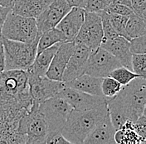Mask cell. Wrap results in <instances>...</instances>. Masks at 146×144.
Segmentation results:
<instances>
[{
	"instance_id": "1",
	"label": "cell",
	"mask_w": 146,
	"mask_h": 144,
	"mask_svg": "<svg viewBox=\"0 0 146 144\" xmlns=\"http://www.w3.org/2000/svg\"><path fill=\"white\" fill-rule=\"evenodd\" d=\"M0 106H13L30 112L33 99L27 71L10 69L0 72Z\"/></svg>"
},
{
	"instance_id": "2",
	"label": "cell",
	"mask_w": 146,
	"mask_h": 144,
	"mask_svg": "<svg viewBox=\"0 0 146 144\" xmlns=\"http://www.w3.org/2000/svg\"><path fill=\"white\" fill-rule=\"evenodd\" d=\"M108 114L106 101L86 111L72 110L61 133L70 143L82 144L96 125Z\"/></svg>"
},
{
	"instance_id": "3",
	"label": "cell",
	"mask_w": 146,
	"mask_h": 144,
	"mask_svg": "<svg viewBox=\"0 0 146 144\" xmlns=\"http://www.w3.org/2000/svg\"><path fill=\"white\" fill-rule=\"evenodd\" d=\"M129 121H135L145 113V78L137 77L122 88L115 97L108 98Z\"/></svg>"
},
{
	"instance_id": "4",
	"label": "cell",
	"mask_w": 146,
	"mask_h": 144,
	"mask_svg": "<svg viewBox=\"0 0 146 144\" xmlns=\"http://www.w3.org/2000/svg\"><path fill=\"white\" fill-rule=\"evenodd\" d=\"M27 110L13 106H0V144L26 143L23 118Z\"/></svg>"
},
{
	"instance_id": "5",
	"label": "cell",
	"mask_w": 146,
	"mask_h": 144,
	"mask_svg": "<svg viewBox=\"0 0 146 144\" xmlns=\"http://www.w3.org/2000/svg\"><path fill=\"white\" fill-rule=\"evenodd\" d=\"M39 37L30 44L0 37L4 52V70L21 69L27 71L35 59Z\"/></svg>"
},
{
	"instance_id": "6",
	"label": "cell",
	"mask_w": 146,
	"mask_h": 144,
	"mask_svg": "<svg viewBox=\"0 0 146 144\" xmlns=\"http://www.w3.org/2000/svg\"><path fill=\"white\" fill-rule=\"evenodd\" d=\"M39 36L36 18L23 17L12 11L6 17L1 30V37L27 44L33 43Z\"/></svg>"
},
{
	"instance_id": "7",
	"label": "cell",
	"mask_w": 146,
	"mask_h": 144,
	"mask_svg": "<svg viewBox=\"0 0 146 144\" xmlns=\"http://www.w3.org/2000/svg\"><path fill=\"white\" fill-rule=\"evenodd\" d=\"M37 109L47 125L48 137L61 133L72 108L63 98L56 94L41 103Z\"/></svg>"
},
{
	"instance_id": "8",
	"label": "cell",
	"mask_w": 146,
	"mask_h": 144,
	"mask_svg": "<svg viewBox=\"0 0 146 144\" xmlns=\"http://www.w3.org/2000/svg\"><path fill=\"white\" fill-rule=\"evenodd\" d=\"M103 38L104 33L99 13L85 11L83 23L74 43L86 45L92 53L100 47Z\"/></svg>"
},
{
	"instance_id": "9",
	"label": "cell",
	"mask_w": 146,
	"mask_h": 144,
	"mask_svg": "<svg viewBox=\"0 0 146 144\" xmlns=\"http://www.w3.org/2000/svg\"><path fill=\"white\" fill-rule=\"evenodd\" d=\"M27 75L29 91L33 99V107L31 110L37 109L41 103L46 99L56 96L65 87L64 82L52 80L46 76Z\"/></svg>"
},
{
	"instance_id": "10",
	"label": "cell",
	"mask_w": 146,
	"mask_h": 144,
	"mask_svg": "<svg viewBox=\"0 0 146 144\" xmlns=\"http://www.w3.org/2000/svg\"><path fill=\"white\" fill-rule=\"evenodd\" d=\"M122 65L112 54L105 48L99 47L90 54L84 73L104 78L108 77L114 69Z\"/></svg>"
},
{
	"instance_id": "11",
	"label": "cell",
	"mask_w": 146,
	"mask_h": 144,
	"mask_svg": "<svg viewBox=\"0 0 146 144\" xmlns=\"http://www.w3.org/2000/svg\"><path fill=\"white\" fill-rule=\"evenodd\" d=\"M26 143H46L48 135L47 125L38 109H32L23 118Z\"/></svg>"
},
{
	"instance_id": "12",
	"label": "cell",
	"mask_w": 146,
	"mask_h": 144,
	"mask_svg": "<svg viewBox=\"0 0 146 144\" xmlns=\"http://www.w3.org/2000/svg\"><path fill=\"white\" fill-rule=\"evenodd\" d=\"M71 9V6L66 0H53L36 18L38 33L41 34L43 32L56 27Z\"/></svg>"
},
{
	"instance_id": "13",
	"label": "cell",
	"mask_w": 146,
	"mask_h": 144,
	"mask_svg": "<svg viewBox=\"0 0 146 144\" xmlns=\"http://www.w3.org/2000/svg\"><path fill=\"white\" fill-rule=\"evenodd\" d=\"M57 95L63 98L72 106L73 110L76 111L89 110L106 101L103 97L91 95L66 86L57 93Z\"/></svg>"
},
{
	"instance_id": "14",
	"label": "cell",
	"mask_w": 146,
	"mask_h": 144,
	"mask_svg": "<svg viewBox=\"0 0 146 144\" xmlns=\"http://www.w3.org/2000/svg\"><path fill=\"white\" fill-rule=\"evenodd\" d=\"M91 54V50L88 47L82 44H75L74 52L64 70L62 82L71 81L83 74Z\"/></svg>"
},
{
	"instance_id": "15",
	"label": "cell",
	"mask_w": 146,
	"mask_h": 144,
	"mask_svg": "<svg viewBox=\"0 0 146 144\" xmlns=\"http://www.w3.org/2000/svg\"><path fill=\"white\" fill-rule=\"evenodd\" d=\"M74 42L61 43L46 73L48 78L56 81H62L64 70L74 52Z\"/></svg>"
},
{
	"instance_id": "16",
	"label": "cell",
	"mask_w": 146,
	"mask_h": 144,
	"mask_svg": "<svg viewBox=\"0 0 146 144\" xmlns=\"http://www.w3.org/2000/svg\"><path fill=\"white\" fill-rule=\"evenodd\" d=\"M100 47L111 54L123 67L132 71V53L129 49V41L125 38L118 36L112 39H103Z\"/></svg>"
},
{
	"instance_id": "17",
	"label": "cell",
	"mask_w": 146,
	"mask_h": 144,
	"mask_svg": "<svg viewBox=\"0 0 146 144\" xmlns=\"http://www.w3.org/2000/svg\"><path fill=\"white\" fill-rule=\"evenodd\" d=\"M85 15V9L72 8L56 25L66 38V42H74L82 27Z\"/></svg>"
},
{
	"instance_id": "18",
	"label": "cell",
	"mask_w": 146,
	"mask_h": 144,
	"mask_svg": "<svg viewBox=\"0 0 146 144\" xmlns=\"http://www.w3.org/2000/svg\"><path fill=\"white\" fill-rule=\"evenodd\" d=\"M116 129L113 126L109 113L96 125L91 133L84 140L85 144H113L115 143V133Z\"/></svg>"
},
{
	"instance_id": "19",
	"label": "cell",
	"mask_w": 146,
	"mask_h": 144,
	"mask_svg": "<svg viewBox=\"0 0 146 144\" xmlns=\"http://www.w3.org/2000/svg\"><path fill=\"white\" fill-rule=\"evenodd\" d=\"M102 79V78H96L86 73H83L72 80L65 82V86L91 95L105 98L101 91Z\"/></svg>"
},
{
	"instance_id": "20",
	"label": "cell",
	"mask_w": 146,
	"mask_h": 144,
	"mask_svg": "<svg viewBox=\"0 0 146 144\" xmlns=\"http://www.w3.org/2000/svg\"><path fill=\"white\" fill-rule=\"evenodd\" d=\"M53 0H14L12 12L18 15L36 18Z\"/></svg>"
},
{
	"instance_id": "21",
	"label": "cell",
	"mask_w": 146,
	"mask_h": 144,
	"mask_svg": "<svg viewBox=\"0 0 146 144\" xmlns=\"http://www.w3.org/2000/svg\"><path fill=\"white\" fill-rule=\"evenodd\" d=\"M60 44L61 43L56 44L53 46L44 49L43 51L37 53L33 63L27 69V74L36 76H46L50 63Z\"/></svg>"
},
{
	"instance_id": "22",
	"label": "cell",
	"mask_w": 146,
	"mask_h": 144,
	"mask_svg": "<svg viewBox=\"0 0 146 144\" xmlns=\"http://www.w3.org/2000/svg\"><path fill=\"white\" fill-rule=\"evenodd\" d=\"M146 139L138 135L131 126V121L128 120L120 129L115 131V141L119 144L145 143Z\"/></svg>"
},
{
	"instance_id": "23",
	"label": "cell",
	"mask_w": 146,
	"mask_h": 144,
	"mask_svg": "<svg viewBox=\"0 0 146 144\" xmlns=\"http://www.w3.org/2000/svg\"><path fill=\"white\" fill-rule=\"evenodd\" d=\"M62 42H66V38L63 33L56 27L43 32L40 34L38 39L36 54L43 51L46 48L53 46L56 44Z\"/></svg>"
},
{
	"instance_id": "24",
	"label": "cell",
	"mask_w": 146,
	"mask_h": 144,
	"mask_svg": "<svg viewBox=\"0 0 146 144\" xmlns=\"http://www.w3.org/2000/svg\"><path fill=\"white\" fill-rule=\"evenodd\" d=\"M125 31L129 40L131 38L145 35L146 23L145 19L140 18L135 13H131L128 18Z\"/></svg>"
},
{
	"instance_id": "25",
	"label": "cell",
	"mask_w": 146,
	"mask_h": 144,
	"mask_svg": "<svg viewBox=\"0 0 146 144\" xmlns=\"http://www.w3.org/2000/svg\"><path fill=\"white\" fill-rule=\"evenodd\" d=\"M122 85L111 77H106L102 79L101 82V91L103 96L106 99L111 98L118 94V92L122 88Z\"/></svg>"
},
{
	"instance_id": "26",
	"label": "cell",
	"mask_w": 146,
	"mask_h": 144,
	"mask_svg": "<svg viewBox=\"0 0 146 144\" xmlns=\"http://www.w3.org/2000/svg\"><path fill=\"white\" fill-rule=\"evenodd\" d=\"M109 76L119 82L122 86L128 84L129 82H131L137 77H140V76L137 75L136 73H135L133 71L128 69L127 68L123 67V66H120L117 68L114 69L110 73Z\"/></svg>"
},
{
	"instance_id": "27",
	"label": "cell",
	"mask_w": 146,
	"mask_h": 144,
	"mask_svg": "<svg viewBox=\"0 0 146 144\" xmlns=\"http://www.w3.org/2000/svg\"><path fill=\"white\" fill-rule=\"evenodd\" d=\"M109 16L110 23L113 27L115 28V32L118 33L119 36L124 37L129 41V38L127 36V33L125 31L129 16L119 15V14H115V13H109Z\"/></svg>"
},
{
	"instance_id": "28",
	"label": "cell",
	"mask_w": 146,
	"mask_h": 144,
	"mask_svg": "<svg viewBox=\"0 0 146 144\" xmlns=\"http://www.w3.org/2000/svg\"><path fill=\"white\" fill-rule=\"evenodd\" d=\"M132 71L137 75L146 78V56L143 54H132L131 58Z\"/></svg>"
},
{
	"instance_id": "29",
	"label": "cell",
	"mask_w": 146,
	"mask_h": 144,
	"mask_svg": "<svg viewBox=\"0 0 146 144\" xmlns=\"http://www.w3.org/2000/svg\"><path fill=\"white\" fill-rule=\"evenodd\" d=\"M100 18H101V24H102V29L104 38L103 39H112L116 37H118V33L115 32V28L113 27L110 20L109 13L106 11H101L99 13Z\"/></svg>"
},
{
	"instance_id": "30",
	"label": "cell",
	"mask_w": 146,
	"mask_h": 144,
	"mask_svg": "<svg viewBox=\"0 0 146 144\" xmlns=\"http://www.w3.org/2000/svg\"><path fill=\"white\" fill-rule=\"evenodd\" d=\"M129 49L133 54H143L146 53L145 35L131 38L129 40Z\"/></svg>"
},
{
	"instance_id": "31",
	"label": "cell",
	"mask_w": 146,
	"mask_h": 144,
	"mask_svg": "<svg viewBox=\"0 0 146 144\" xmlns=\"http://www.w3.org/2000/svg\"><path fill=\"white\" fill-rule=\"evenodd\" d=\"M111 0H87L85 7V11L100 13L107 9Z\"/></svg>"
},
{
	"instance_id": "32",
	"label": "cell",
	"mask_w": 146,
	"mask_h": 144,
	"mask_svg": "<svg viewBox=\"0 0 146 144\" xmlns=\"http://www.w3.org/2000/svg\"><path fill=\"white\" fill-rule=\"evenodd\" d=\"M132 128L138 135L146 139V117L145 113L141 115L135 121H131Z\"/></svg>"
},
{
	"instance_id": "33",
	"label": "cell",
	"mask_w": 146,
	"mask_h": 144,
	"mask_svg": "<svg viewBox=\"0 0 146 144\" xmlns=\"http://www.w3.org/2000/svg\"><path fill=\"white\" fill-rule=\"evenodd\" d=\"M105 11H106L109 13H115L119 15H125V16H129L131 13H134L133 9L131 8L117 3H110Z\"/></svg>"
},
{
	"instance_id": "34",
	"label": "cell",
	"mask_w": 146,
	"mask_h": 144,
	"mask_svg": "<svg viewBox=\"0 0 146 144\" xmlns=\"http://www.w3.org/2000/svg\"><path fill=\"white\" fill-rule=\"evenodd\" d=\"M133 12L140 18H146V0H131Z\"/></svg>"
},
{
	"instance_id": "35",
	"label": "cell",
	"mask_w": 146,
	"mask_h": 144,
	"mask_svg": "<svg viewBox=\"0 0 146 144\" xmlns=\"http://www.w3.org/2000/svg\"><path fill=\"white\" fill-rule=\"evenodd\" d=\"M46 143L52 144H61V143H70L61 133H56L54 135L50 136L46 138Z\"/></svg>"
},
{
	"instance_id": "36",
	"label": "cell",
	"mask_w": 146,
	"mask_h": 144,
	"mask_svg": "<svg viewBox=\"0 0 146 144\" xmlns=\"http://www.w3.org/2000/svg\"><path fill=\"white\" fill-rule=\"evenodd\" d=\"M12 11V9H9V8H3L2 6H0V37H1V30H2V27L3 24L6 19V17L8 16L9 13Z\"/></svg>"
},
{
	"instance_id": "37",
	"label": "cell",
	"mask_w": 146,
	"mask_h": 144,
	"mask_svg": "<svg viewBox=\"0 0 146 144\" xmlns=\"http://www.w3.org/2000/svg\"><path fill=\"white\" fill-rule=\"evenodd\" d=\"M71 8H82L85 9L87 0H66Z\"/></svg>"
},
{
	"instance_id": "38",
	"label": "cell",
	"mask_w": 146,
	"mask_h": 144,
	"mask_svg": "<svg viewBox=\"0 0 146 144\" xmlns=\"http://www.w3.org/2000/svg\"><path fill=\"white\" fill-rule=\"evenodd\" d=\"M4 70V52H3V43L0 38V72Z\"/></svg>"
},
{
	"instance_id": "39",
	"label": "cell",
	"mask_w": 146,
	"mask_h": 144,
	"mask_svg": "<svg viewBox=\"0 0 146 144\" xmlns=\"http://www.w3.org/2000/svg\"><path fill=\"white\" fill-rule=\"evenodd\" d=\"M110 3H117V4H122L125 5L127 7H129L132 9V4H131V0H111Z\"/></svg>"
},
{
	"instance_id": "40",
	"label": "cell",
	"mask_w": 146,
	"mask_h": 144,
	"mask_svg": "<svg viewBox=\"0 0 146 144\" xmlns=\"http://www.w3.org/2000/svg\"><path fill=\"white\" fill-rule=\"evenodd\" d=\"M13 3H14V0H0V6L12 9Z\"/></svg>"
}]
</instances>
